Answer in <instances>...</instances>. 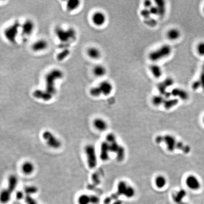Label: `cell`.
<instances>
[{
  "instance_id": "obj_47",
  "label": "cell",
  "mask_w": 204,
  "mask_h": 204,
  "mask_svg": "<svg viewBox=\"0 0 204 204\" xmlns=\"http://www.w3.org/2000/svg\"><path fill=\"white\" fill-rule=\"evenodd\" d=\"M203 11H204V8H203Z\"/></svg>"
},
{
  "instance_id": "obj_16",
  "label": "cell",
  "mask_w": 204,
  "mask_h": 204,
  "mask_svg": "<svg viewBox=\"0 0 204 204\" xmlns=\"http://www.w3.org/2000/svg\"><path fill=\"white\" fill-rule=\"evenodd\" d=\"M187 193L184 189H180L177 191L176 193L173 195V199L174 202L176 204H180L183 202V200L186 197Z\"/></svg>"
},
{
  "instance_id": "obj_6",
  "label": "cell",
  "mask_w": 204,
  "mask_h": 204,
  "mask_svg": "<svg viewBox=\"0 0 204 204\" xmlns=\"http://www.w3.org/2000/svg\"><path fill=\"white\" fill-rule=\"evenodd\" d=\"M186 186L192 190H198L201 187V184L198 177L194 175H189L185 180Z\"/></svg>"
},
{
  "instance_id": "obj_1",
  "label": "cell",
  "mask_w": 204,
  "mask_h": 204,
  "mask_svg": "<svg viewBox=\"0 0 204 204\" xmlns=\"http://www.w3.org/2000/svg\"><path fill=\"white\" fill-rule=\"evenodd\" d=\"M172 48L169 44H165L154 51H152L148 54V58L152 62H157L167 57L171 54Z\"/></svg>"
},
{
  "instance_id": "obj_36",
  "label": "cell",
  "mask_w": 204,
  "mask_h": 204,
  "mask_svg": "<svg viewBox=\"0 0 204 204\" xmlns=\"http://www.w3.org/2000/svg\"><path fill=\"white\" fill-rule=\"evenodd\" d=\"M141 15L143 17L145 18H149V17L150 16V15H151L149 9H146V8H144V9L141 10Z\"/></svg>"
},
{
  "instance_id": "obj_31",
  "label": "cell",
  "mask_w": 204,
  "mask_h": 204,
  "mask_svg": "<svg viewBox=\"0 0 204 204\" xmlns=\"http://www.w3.org/2000/svg\"><path fill=\"white\" fill-rule=\"evenodd\" d=\"M116 153L117 154V159L120 161H122L125 156V150L123 147H120Z\"/></svg>"
},
{
  "instance_id": "obj_25",
  "label": "cell",
  "mask_w": 204,
  "mask_h": 204,
  "mask_svg": "<svg viewBox=\"0 0 204 204\" xmlns=\"http://www.w3.org/2000/svg\"><path fill=\"white\" fill-rule=\"evenodd\" d=\"M128 185L125 181H120L117 185V192L119 195H124L125 192L127 188Z\"/></svg>"
},
{
  "instance_id": "obj_12",
  "label": "cell",
  "mask_w": 204,
  "mask_h": 204,
  "mask_svg": "<svg viewBox=\"0 0 204 204\" xmlns=\"http://www.w3.org/2000/svg\"><path fill=\"white\" fill-rule=\"evenodd\" d=\"M110 151L109 144L107 142H104L101 145L100 159L102 161H106L109 159V152Z\"/></svg>"
},
{
  "instance_id": "obj_3",
  "label": "cell",
  "mask_w": 204,
  "mask_h": 204,
  "mask_svg": "<svg viewBox=\"0 0 204 204\" xmlns=\"http://www.w3.org/2000/svg\"><path fill=\"white\" fill-rule=\"evenodd\" d=\"M43 138L50 147L58 149L61 146V142L51 132L45 131L43 134Z\"/></svg>"
},
{
  "instance_id": "obj_10",
  "label": "cell",
  "mask_w": 204,
  "mask_h": 204,
  "mask_svg": "<svg viewBox=\"0 0 204 204\" xmlns=\"http://www.w3.org/2000/svg\"><path fill=\"white\" fill-rule=\"evenodd\" d=\"M98 86L101 91L102 94L105 96L110 95L113 91V85L107 80L102 81Z\"/></svg>"
},
{
  "instance_id": "obj_20",
  "label": "cell",
  "mask_w": 204,
  "mask_h": 204,
  "mask_svg": "<svg viewBox=\"0 0 204 204\" xmlns=\"http://www.w3.org/2000/svg\"><path fill=\"white\" fill-rule=\"evenodd\" d=\"M154 184L158 189H163L167 184V180L163 175H157L154 180Z\"/></svg>"
},
{
  "instance_id": "obj_5",
  "label": "cell",
  "mask_w": 204,
  "mask_h": 204,
  "mask_svg": "<svg viewBox=\"0 0 204 204\" xmlns=\"http://www.w3.org/2000/svg\"><path fill=\"white\" fill-rule=\"evenodd\" d=\"M18 27L16 24L11 25L6 28L5 31V36L6 38L10 42H14L18 32Z\"/></svg>"
},
{
  "instance_id": "obj_15",
  "label": "cell",
  "mask_w": 204,
  "mask_h": 204,
  "mask_svg": "<svg viewBox=\"0 0 204 204\" xmlns=\"http://www.w3.org/2000/svg\"><path fill=\"white\" fill-rule=\"evenodd\" d=\"M92 73L96 77H103L107 73V70L104 65L98 64L94 66L92 70Z\"/></svg>"
},
{
  "instance_id": "obj_9",
  "label": "cell",
  "mask_w": 204,
  "mask_h": 204,
  "mask_svg": "<svg viewBox=\"0 0 204 204\" xmlns=\"http://www.w3.org/2000/svg\"><path fill=\"white\" fill-rule=\"evenodd\" d=\"M163 142L167 147V149L169 152H173L176 149V139L173 136L171 135H166L164 136Z\"/></svg>"
},
{
  "instance_id": "obj_39",
  "label": "cell",
  "mask_w": 204,
  "mask_h": 204,
  "mask_svg": "<svg viewBox=\"0 0 204 204\" xmlns=\"http://www.w3.org/2000/svg\"><path fill=\"white\" fill-rule=\"evenodd\" d=\"M100 201L99 197L95 195L90 196V202L91 204H97Z\"/></svg>"
},
{
  "instance_id": "obj_18",
  "label": "cell",
  "mask_w": 204,
  "mask_h": 204,
  "mask_svg": "<svg viewBox=\"0 0 204 204\" xmlns=\"http://www.w3.org/2000/svg\"><path fill=\"white\" fill-rule=\"evenodd\" d=\"M149 70L154 77L157 79L161 78L163 75V70H162V68L159 65L156 64H153L150 65L149 67Z\"/></svg>"
},
{
  "instance_id": "obj_37",
  "label": "cell",
  "mask_w": 204,
  "mask_h": 204,
  "mask_svg": "<svg viewBox=\"0 0 204 204\" xmlns=\"http://www.w3.org/2000/svg\"><path fill=\"white\" fill-rule=\"evenodd\" d=\"M25 201L27 204H37V201L30 195H26L25 197Z\"/></svg>"
},
{
  "instance_id": "obj_27",
  "label": "cell",
  "mask_w": 204,
  "mask_h": 204,
  "mask_svg": "<svg viewBox=\"0 0 204 204\" xmlns=\"http://www.w3.org/2000/svg\"><path fill=\"white\" fill-rule=\"evenodd\" d=\"M89 92L90 95L94 97H97L102 95L101 91L98 86L92 87L90 89Z\"/></svg>"
},
{
  "instance_id": "obj_21",
  "label": "cell",
  "mask_w": 204,
  "mask_h": 204,
  "mask_svg": "<svg viewBox=\"0 0 204 204\" xmlns=\"http://www.w3.org/2000/svg\"><path fill=\"white\" fill-rule=\"evenodd\" d=\"M34 168L33 164L29 162H25L21 167L23 173L27 175L31 174L34 171Z\"/></svg>"
},
{
  "instance_id": "obj_33",
  "label": "cell",
  "mask_w": 204,
  "mask_h": 204,
  "mask_svg": "<svg viewBox=\"0 0 204 204\" xmlns=\"http://www.w3.org/2000/svg\"><path fill=\"white\" fill-rule=\"evenodd\" d=\"M110 146V151L112 152L117 153L119 150L120 146L118 145V143L115 142L109 144Z\"/></svg>"
},
{
  "instance_id": "obj_45",
  "label": "cell",
  "mask_w": 204,
  "mask_h": 204,
  "mask_svg": "<svg viewBox=\"0 0 204 204\" xmlns=\"http://www.w3.org/2000/svg\"><path fill=\"white\" fill-rule=\"evenodd\" d=\"M112 204H122V202H121V201L117 200V201H116V202L113 203Z\"/></svg>"
},
{
  "instance_id": "obj_30",
  "label": "cell",
  "mask_w": 204,
  "mask_h": 204,
  "mask_svg": "<svg viewBox=\"0 0 204 204\" xmlns=\"http://www.w3.org/2000/svg\"><path fill=\"white\" fill-rule=\"evenodd\" d=\"M25 193L28 195H31L32 194H36L38 191V189L37 187L34 186H28L24 189Z\"/></svg>"
},
{
  "instance_id": "obj_22",
  "label": "cell",
  "mask_w": 204,
  "mask_h": 204,
  "mask_svg": "<svg viewBox=\"0 0 204 204\" xmlns=\"http://www.w3.org/2000/svg\"><path fill=\"white\" fill-rule=\"evenodd\" d=\"M80 1L78 0H70L66 3V8L69 11L76 10L80 5Z\"/></svg>"
},
{
  "instance_id": "obj_44",
  "label": "cell",
  "mask_w": 204,
  "mask_h": 204,
  "mask_svg": "<svg viewBox=\"0 0 204 204\" xmlns=\"http://www.w3.org/2000/svg\"><path fill=\"white\" fill-rule=\"evenodd\" d=\"M111 201V199L110 197L106 198L104 200V203L105 204H109L110 203Z\"/></svg>"
},
{
  "instance_id": "obj_7",
  "label": "cell",
  "mask_w": 204,
  "mask_h": 204,
  "mask_svg": "<svg viewBox=\"0 0 204 204\" xmlns=\"http://www.w3.org/2000/svg\"><path fill=\"white\" fill-rule=\"evenodd\" d=\"M35 27V23L32 20H26L21 26L22 35L25 36H30L34 31Z\"/></svg>"
},
{
  "instance_id": "obj_42",
  "label": "cell",
  "mask_w": 204,
  "mask_h": 204,
  "mask_svg": "<svg viewBox=\"0 0 204 204\" xmlns=\"http://www.w3.org/2000/svg\"><path fill=\"white\" fill-rule=\"evenodd\" d=\"M24 194L21 191H18L16 193V198L18 199L21 200L24 198Z\"/></svg>"
},
{
  "instance_id": "obj_4",
  "label": "cell",
  "mask_w": 204,
  "mask_h": 204,
  "mask_svg": "<svg viewBox=\"0 0 204 204\" xmlns=\"http://www.w3.org/2000/svg\"><path fill=\"white\" fill-rule=\"evenodd\" d=\"M91 21L95 26L100 27L105 25L106 21V16L103 11H96L91 16Z\"/></svg>"
},
{
  "instance_id": "obj_11",
  "label": "cell",
  "mask_w": 204,
  "mask_h": 204,
  "mask_svg": "<svg viewBox=\"0 0 204 204\" xmlns=\"http://www.w3.org/2000/svg\"><path fill=\"white\" fill-rule=\"evenodd\" d=\"M86 54L91 59L96 60L99 59L102 56V53L99 49L95 47H90L86 50Z\"/></svg>"
},
{
  "instance_id": "obj_28",
  "label": "cell",
  "mask_w": 204,
  "mask_h": 204,
  "mask_svg": "<svg viewBox=\"0 0 204 204\" xmlns=\"http://www.w3.org/2000/svg\"><path fill=\"white\" fill-rule=\"evenodd\" d=\"M79 204H89L90 202V196L86 194H82L78 198Z\"/></svg>"
},
{
  "instance_id": "obj_32",
  "label": "cell",
  "mask_w": 204,
  "mask_h": 204,
  "mask_svg": "<svg viewBox=\"0 0 204 204\" xmlns=\"http://www.w3.org/2000/svg\"><path fill=\"white\" fill-rule=\"evenodd\" d=\"M196 51L199 55L204 56V42H200L196 47Z\"/></svg>"
},
{
  "instance_id": "obj_24",
  "label": "cell",
  "mask_w": 204,
  "mask_h": 204,
  "mask_svg": "<svg viewBox=\"0 0 204 204\" xmlns=\"http://www.w3.org/2000/svg\"><path fill=\"white\" fill-rule=\"evenodd\" d=\"M165 97L161 95H156L153 97L152 99V103L154 105L156 106H158L160 105H163L165 101Z\"/></svg>"
},
{
  "instance_id": "obj_26",
  "label": "cell",
  "mask_w": 204,
  "mask_h": 204,
  "mask_svg": "<svg viewBox=\"0 0 204 204\" xmlns=\"http://www.w3.org/2000/svg\"><path fill=\"white\" fill-rule=\"evenodd\" d=\"M11 194L7 189H3L1 194V201L3 203L9 202L11 199Z\"/></svg>"
},
{
  "instance_id": "obj_34",
  "label": "cell",
  "mask_w": 204,
  "mask_h": 204,
  "mask_svg": "<svg viewBox=\"0 0 204 204\" xmlns=\"http://www.w3.org/2000/svg\"><path fill=\"white\" fill-rule=\"evenodd\" d=\"M199 81L201 85V88L204 91V63L202 65V70L199 78Z\"/></svg>"
},
{
  "instance_id": "obj_14",
  "label": "cell",
  "mask_w": 204,
  "mask_h": 204,
  "mask_svg": "<svg viewBox=\"0 0 204 204\" xmlns=\"http://www.w3.org/2000/svg\"><path fill=\"white\" fill-rule=\"evenodd\" d=\"M93 125L96 130L100 131H105L108 127V124L106 121L101 118H96L94 120Z\"/></svg>"
},
{
  "instance_id": "obj_46",
  "label": "cell",
  "mask_w": 204,
  "mask_h": 204,
  "mask_svg": "<svg viewBox=\"0 0 204 204\" xmlns=\"http://www.w3.org/2000/svg\"><path fill=\"white\" fill-rule=\"evenodd\" d=\"M180 204H189L188 203H186V202H183L181 203Z\"/></svg>"
},
{
  "instance_id": "obj_48",
  "label": "cell",
  "mask_w": 204,
  "mask_h": 204,
  "mask_svg": "<svg viewBox=\"0 0 204 204\" xmlns=\"http://www.w3.org/2000/svg\"><path fill=\"white\" fill-rule=\"evenodd\" d=\"M203 122H204V119H203Z\"/></svg>"
},
{
  "instance_id": "obj_23",
  "label": "cell",
  "mask_w": 204,
  "mask_h": 204,
  "mask_svg": "<svg viewBox=\"0 0 204 204\" xmlns=\"http://www.w3.org/2000/svg\"><path fill=\"white\" fill-rule=\"evenodd\" d=\"M179 100L177 98H173V99H166L164 101L163 105L164 108L166 109H169L173 108L174 106H176L178 104Z\"/></svg>"
},
{
  "instance_id": "obj_17",
  "label": "cell",
  "mask_w": 204,
  "mask_h": 204,
  "mask_svg": "<svg viewBox=\"0 0 204 204\" xmlns=\"http://www.w3.org/2000/svg\"><path fill=\"white\" fill-rule=\"evenodd\" d=\"M166 36L167 37L168 39L174 41L178 39L180 37L181 32L177 28H172L168 31Z\"/></svg>"
},
{
  "instance_id": "obj_2",
  "label": "cell",
  "mask_w": 204,
  "mask_h": 204,
  "mask_svg": "<svg viewBox=\"0 0 204 204\" xmlns=\"http://www.w3.org/2000/svg\"><path fill=\"white\" fill-rule=\"evenodd\" d=\"M87 163L89 168L94 169L97 165V160L95 147L92 145H88L85 148Z\"/></svg>"
},
{
  "instance_id": "obj_35",
  "label": "cell",
  "mask_w": 204,
  "mask_h": 204,
  "mask_svg": "<svg viewBox=\"0 0 204 204\" xmlns=\"http://www.w3.org/2000/svg\"><path fill=\"white\" fill-rule=\"evenodd\" d=\"M106 139L107 142L109 144H111L116 142L115 136L113 133L108 134L106 137Z\"/></svg>"
},
{
  "instance_id": "obj_43",
  "label": "cell",
  "mask_w": 204,
  "mask_h": 204,
  "mask_svg": "<svg viewBox=\"0 0 204 204\" xmlns=\"http://www.w3.org/2000/svg\"><path fill=\"white\" fill-rule=\"evenodd\" d=\"M164 136H158L156 138V143L160 144L163 142Z\"/></svg>"
},
{
  "instance_id": "obj_19",
  "label": "cell",
  "mask_w": 204,
  "mask_h": 204,
  "mask_svg": "<svg viewBox=\"0 0 204 204\" xmlns=\"http://www.w3.org/2000/svg\"><path fill=\"white\" fill-rule=\"evenodd\" d=\"M18 183V179L17 177L14 175H11L9 177L8 179V186L7 188V189L11 194L15 190L16 188Z\"/></svg>"
},
{
  "instance_id": "obj_13",
  "label": "cell",
  "mask_w": 204,
  "mask_h": 204,
  "mask_svg": "<svg viewBox=\"0 0 204 204\" xmlns=\"http://www.w3.org/2000/svg\"><path fill=\"white\" fill-rule=\"evenodd\" d=\"M171 94L173 96L178 97L183 100H186L189 98V95L186 91L179 88L173 89L171 92Z\"/></svg>"
},
{
  "instance_id": "obj_29",
  "label": "cell",
  "mask_w": 204,
  "mask_h": 204,
  "mask_svg": "<svg viewBox=\"0 0 204 204\" xmlns=\"http://www.w3.org/2000/svg\"><path fill=\"white\" fill-rule=\"evenodd\" d=\"M135 193H136V191H135L134 188L131 186H128L124 196L126 198L130 199V198H133V196H135Z\"/></svg>"
},
{
  "instance_id": "obj_40",
  "label": "cell",
  "mask_w": 204,
  "mask_h": 204,
  "mask_svg": "<svg viewBox=\"0 0 204 204\" xmlns=\"http://www.w3.org/2000/svg\"><path fill=\"white\" fill-rule=\"evenodd\" d=\"M151 15H159V9L156 5H153L149 9Z\"/></svg>"
},
{
  "instance_id": "obj_8",
  "label": "cell",
  "mask_w": 204,
  "mask_h": 204,
  "mask_svg": "<svg viewBox=\"0 0 204 204\" xmlns=\"http://www.w3.org/2000/svg\"><path fill=\"white\" fill-rule=\"evenodd\" d=\"M48 46V41L42 38L35 41L32 44L31 49L33 52H43L47 49Z\"/></svg>"
},
{
  "instance_id": "obj_38",
  "label": "cell",
  "mask_w": 204,
  "mask_h": 204,
  "mask_svg": "<svg viewBox=\"0 0 204 204\" xmlns=\"http://www.w3.org/2000/svg\"><path fill=\"white\" fill-rule=\"evenodd\" d=\"M163 82L164 83V84L165 85V86L167 88L172 86L174 84L173 79L170 78H167Z\"/></svg>"
},
{
  "instance_id": "obj_41",
  "label": "cell",
  "mask_w": 204,
  "mask_h": 204,
  "mask_svg": "<svg viewBox=\"0 0 204 204\" xmlns=\"http://www.w3.org/2000/svg\"><path fill=\"white\" fill-rule=\"evenodd\" d=\"M144 6H145V8L148 9H150L151 7L153 6L152 2L150 1H146L144 2Z\"/></svg>"
}]
</instances>
